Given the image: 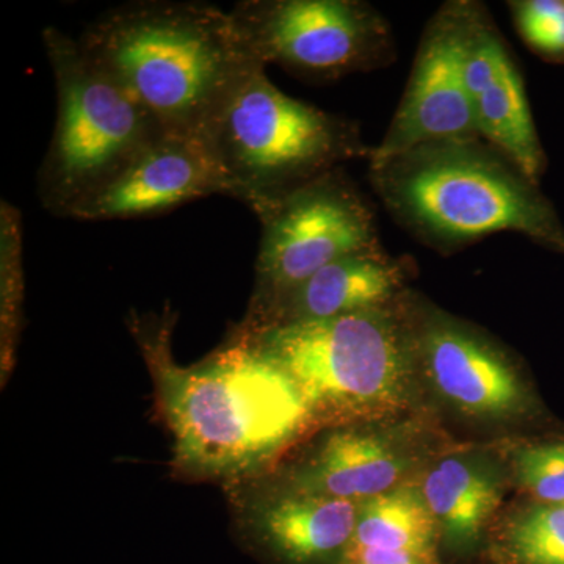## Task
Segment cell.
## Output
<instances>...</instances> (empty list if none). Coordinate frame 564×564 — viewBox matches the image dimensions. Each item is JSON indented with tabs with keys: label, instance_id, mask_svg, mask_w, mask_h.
<instances>
[{
	"label": "cell",
	"instance_id": "7c38bea8",
	"mask_svg": "<svg viewBox=\"0 0 564 564\" xmlns=\"http://www.w3.org/2000/svg\"><path fill=\"white\" fill-rule=\"evenodd\" d=\"M421 351L434 388L462 413L502 421L529 408L518 370L473 329L445 317L430 318L422 329Z\"/></svg>",
	"mask_w": 564,
	"mask_h": 564
},
{
	"label": "cell",
	"instance_id": "9a60e30c",
	"mask_svg": "<svg viewBox=\"0 0 564 564\" xmlns=\"http://www.w3.org/2000/svg\"><path fill=\"white\" fill-rule=\"evenodd\" d=\"M361 502L282 489L256 503L251 524L270 547L293 564L337 556L350 543Z\"/></svg>",
	"mask_w": 564,
	"mask_h": 564
},
{
	"label": "cell",
	"instance_id": "5b68a950",
	"mask_svg": "<svg viewBox=\"0 0 564 564\" xmlns=\"http://www.w3.org/2000/svg\"><path fill=\"white\" fill-rule=\"evenodd\" d=\"M207 147L225 174L229 196L258 217L364 154L350 122L285 95L265 68L256 70L236 93Z\"/></svg>",
	"mask_w": 564,
	"mask_h": 564
},
{
	"label": "cell",
	"instance_id": "7a4b0ae2",
	"mask_svg": "<svg viewBox=\"0 0 564 564\" xmlns=\"http://www.w3.org/2000/svg\"><path fill=\"white\" fill-rule=\"evenodd\" d=\"M77 40L166 135L204 144L245 82L267 68L231 13L209 3H122Z\"/></svg>",
	"mask_w": 564,
	"mask_h": 564
},
{
	"label": "cell",
	"instance_id": "2e32d148",
	"mask_svg": "<svg viewBox=\"0 0 564 564\" xmlns=\"http://www.w3.org/2000/svg\"><path fill=\"white\" fill-rule=\"evenodd\" d=\"M419 488L441 536L455 547H467L478 540L502 499L497 470L466 456H447L434 463Z\"/></svg>",
	"mask_w": 564,
	"mask_h": 564
},
{
	"label": "cell",
	"instance_id": "52a82bcc",
	"mask_svg": "<svg viewBox=\"0 0 564 564\" xmlns=\"http://www.w3.org/2000/svg\"><path fill=\"white\" fill-rule=\"evenodd\" d=\"M259 220L262 237L250 315L262 313L328 263L377 250L372 214L337 170L285 196Z\"/></svg>",
	"mask_w": 564,
	"mask_h": 564
},
{
	"label": "cell",
	"instance_id": "5bb4252c",
	"mask_svg": "<svg viewBox=\"0 0 564 564\" xmlns=\"http://www.w3.org/2000/svg\"><path fill=\"white\" fill-rule=\"evenodd\" d=\"M408 458L386 437L358 429L336 430L289 477L284 489L364 502L392 491Z\"/></svg>",
	"mask_w": 564,
	"mask_h": 564
},
{
	"label": "cell",
	"instance_id": "6da1fadb",
	"mask_svg": "<svg viewBox=\"0 0 564 564\" xmlns=\"http://www.w3.org/2000/svg\"><path fill=\"white\" fill-rule=\"evenodd\" d=\"M133 336L173 436V466L193 478H245L315 422L292 378L243 337L195 366L172 352V318H133Z\"/></svg>",
	"mask_w": 564,
	"mask_h": 564
},
{
	"label": "cell",
	"instance_id": "d6986e66",
	"mask_svg": "<svg viewBox=\"0 0 564 564\" xmlns=\"http://www.w3.org/2000/svg\"><path fill=\"white\" fill-rule=\"evenodd\" d=\"M499 551L508 564H564V507L536 502L516 514Z\"/></svg>",
	"mask_w": 564,
	"mask_h": 564
},
{
	"label": "cell",
	"instance_id": "277c9868",
	"mask_svg": "<svg viewBox=\"0 0 564 564\" xmlns=\"http://www.w3.org/2000/svg\"><path fill=\"white\" fill-rule=\"evenodd\" d=\"M43 43L57 118L39 172V196L52 215L73 218L166 133L79 40L46 28Z\"/></svg>",
	"mask_w": 564,
	"mask_h": 564
},
{
	"label": "cell",
	"instance_id": "8992f818",
	"mask_svg": "<svg viewBox=\"0 0 564 564\" xmlns=\"http://www.w3.org/2000/svg\"><path fill=\"white\" fill-rule=\"evenodd\" d=\"M236 334L292 378L315 422L383 417L406 402V350L383 307Z\"/></svg>",
	"mask_w": 564,
	"mask_h": 564
},
{
	"label": "cell",
	"instance_id": "e0dca14e",
	"mask_svg": "<svg viewBox=\"0 0 564 564\" xmlns=\"http://www.w3.org/2000/svg\"><path fill=\"white\" fill-rule=\"evenodd\" d=\"M441 532L421 488L397 486L364 500L347 547L392 549L437 555Z\"/></svg>",
	"mask_w": 564,
	"mask_h": 564
},
{
	"label": "cell",
	"instance_id": "ba28073f",
	"mask_svg": "<svg viewBox=\"0 0 564 564\" xmlns=\"http://www.w3.org/2000/svg\"><path fill=\"white\" fill-rule=\"evenodd\" d=\"M231 17L259 62L311 79L369 68L383 51V22L352 0H243Z\"/></svg>",
	"mask_w": 564,
	"mask_h": 564
},
{
	"label": "cell",
	"instance_id": "ac0fdd59",
	"mask_svg": "<svg viewBox=\"0 0 564 564\" xmlns=\"http://www.w3.org/2000/svg\"><path fill=\"white\" fill-rule=\"evenodd\" d=\"M22 220L21 212L6 199L0 206V361L2 383L11 372L20 343L22 322Z\"/></svg>",
	"mask_w": 564,
	"mask_h": 564
},
{
	"label": "cell",
	"instance_id": "7402d4cb",
	"mask_svg": "<svg viewBox=\"0 0 564 564\" xmlns=\"http://www.w3.org/2000/svg\"><path fill=\"white\" fill-rule=\"evenodd\" d=\"M339 564H441L440 556L377 547H345Z\"/></svg>",
	"mask_w": 564,
	"mask_h": 564
},
{
	"label": "cell",
	"instance_id": "3957f363",
	"mask_svg": "<svg viewBox=\"0 0 564 564\" xmlns=\"http://www.w3.org/2000/svg\"><path fill=\"white\" fill-rule=\"evenodd\" d=\"M370 170L389 209L429 242L510 231L564 250L562 223L536 184L478 140L426 144Z\"/></svg>",
	"mask_w": 564,
	"mask_h": 564
},
{
	"label": "cell",
	"instance_id": "ffe728a7",
	"mask_svg": "<svg viewBox=\"0 0 564 564\" xmlns=\"http://www.w3.org/2000/svg\"><path fill=\"white\" fill-rule=\"evenodd\" d=\"M513 463L519 485L538 503L564 507V441L524 445Z\"/></svg>",
	"mask_w": 564,
	"mask_h": 564
},
{
	"label": "cell",
	"instance_id": "44dd1931",
	"mask_svg": "<svg viewBox=\"0 0 564 564\" xmlns=\"http://www.w3.org/2000/svg\"><path fill=\"white\" fill-rule=\"evenodd\" d=\"M514 21L530 47L549 57H564V0L514 2Z\"/></svg>",
	"mask_w": 564,
	"mask_h": 564
},
{
	"label": "cell",
	"instance_id": "4fadbf2b",
	"mask_svg": "<svg viewBox=\"0 0 564 564\" xmlns=\"http://www.w3.org/2000/svg\"><path fill=\"white\" fill-rule=\"evenodd\" d=\"M402 282V269L386 259L378 248L356 252L323 267L272 306L250 315L242 326L259 328L282 323L325 321L380 310L397 295Z\"/></svg>",
	"mask_w": 564,
	"mask_h": 564
},
{
	"label": "cell",
	"instance_id": "30bf717a",
	"mask_svg": "<svg viewBox=\"0 0 564 564\" xmlns=\"http://www.w3.org/2000/svg\"><path fill=\"white\" fill-rule=\"evenodd\" d=\"M464 76L480 137L538 184L545 155L524 80L499 32L475 7L464 51Z\"/></svg>",
	"mask_w": 564,
	"mask_h": 564
},
{
	"label": "cell",
	"instance_id": "8fae6325",
	"mask_svg": "<svg viewBox=\"0 0 564 564\" xmlns=\"http://www.w3.org/2000/svg\"><path fill=\"white\" fill-rule=\"evenodd\" d=\"M212 195L229 196V188L209 147L202 141L165 135L82 206L73 220L147 217Z\"/></svg>",
	"mask_w": 564,
	"mask_h": 564
},
{
	"label": "cell",
	"instance_id": "9c48e42d",
	"mask_svg": "<svg viewBox=\"0 0 564 564\" xmlns=\"http://www.w3.org/2000/svg\"><path fill=\"white\" fill-rule=\"evenodd\" d=\"M473 10L470 3L447 6L426 29L391 128L369 152L370 169L426 144L480 139L464 76Z\"/></svg>",
	"mask_w": 564,
	"mask_h": 564
}]
</instances>
